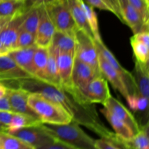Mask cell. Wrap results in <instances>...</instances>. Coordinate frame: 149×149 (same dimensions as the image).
I'll list each match as a JSON object with an SVG mask.
<instances>
[{
  "mask_svg": "<svg viewBox=\"0 0 149 149\" xmlns=\"http://www.w3.org/2000/svg\"><path fill=\"white\" fill-rule=\"evenodd\" d=\"M20 88L29 93H39L58 103L72 116L73 121L85 127L100 138L111 140L116 134L106 127L100 119L94 104L80 101L61 87L53 85L35 77L24 79L13 83L11 88Z\"/></svg>",
  "mask_w": 149,
  "mask_h": 149,
  "instance_id": "obj_1",
  "label": "cell"
},
{
  "mask_svg": "<svg viewBox=\"0 0 149 149\" xmlns=\"http://www.w3.org/2000/svg\"><path fill=\"white\" fill-rule=\"evenodd\" d=\"M41 127L56 141L76 149H97L95 140L89 136L79 125L73 120L64 125L42 123Z\"/></svg>",
  "mask_w": 149,
  "mask_h": 149,
  "instance_id": "obj_2",
  "label": "cell"
},
{
  "mask_svg": "<svg viewBox=\"0 0 149 149\" xmlns=\"http://www.w3.org/2000/svg\"><path fill=\"white\" fill-rule=\"evenodd\" d=\"M28 104L42 123L64 125L73 120L71 114L61 105L39 93H29Z\"/></svg>",
  "mask_w": 149,
  "mask_h": 149,
  "instance_id": "obj_3",
  "label": "cell"
},
{
  "mask_svg": "<svg viewBox=\"0 0 149 149\" xmlns=\"http://www.w3.org/2000/svg\"><path fill=\"white\" fill-rule=\"evenodd\" d=\"M45 4L55 30L74 35L78 28L71 15L68 0H49Z\"/></svg>",
  "mask_w": 149,
  "mask_h": 149,
  "instance_id": "obj_4",
  "label": "cell"
},
{
  "mask_svg": "<svg viewBox=\"0 0 149 149\" xmlns=\"http://www.w3.org/2000/svg\"><path fill=\"white\" fill-rule=\"evenodd\" d=\"M76 49L74 57L100 72L98 63V52L96 49L94 39L79 29L75 33Z\"/></svg>",
  "mask_w": 149,
  "mask_h": 149,
  "instance_id": "obj_5",
  "label": "cell"
},
{
  "mask_svg": "<svg viewBox=\"0 0 149 149\" xmlns=\"http://www.w3.org/2000/svg\"><path fill=\"white\" fill-rule=\"evenodd\" d=\"M79 95L84 103H100L103 106L111 96L108 81L103 76L93 79Z\"/></svg>",
  "mask_w": 149,
  "mask_h": 149,
  "instance_id": "obj_6",
  "label": "cell"
},
{
  "mask_svg": "<svg viewBox=\"0 0 149 149\" xmlns=\"http://www.w3.org/2000/svg\"><path fill=\"white\" fill-rule=\"evenodd\" d=\"M41 124V125H42ZM39 126L22 128L11 133L34 149H39L55 142V139Z\"/></svg>",
  "mask_w": 149,
  "mask_h": 149,
  "instance_id": "obj_7",
  "label": "cell"
},
{
  "mask_svg": "<svg viewBox=\"0 0 149 149\" xmlns=\"http://www.w3.org/2000/svg\"><path fill=\"white\" fill-rule=\"evenodd\" d=\"M95 45L97 52L120 74L121 77L123 79L126 87L127 88L129 94H138L136 90L135 81H134L133 76L132 73L127 71L122 65L116 60L114 55L105 45L102 39H94Z\"/></svg>",
  "mask_w": 149,
  "mask_h": 149,
  "instance_id": "obj_8",
  "label": "cell"
},
{
  "mask_svg": "<svg viewBox=\"0 0 149 149\" xmlns=\"http://www.w3.org/2000/svg\"><path fill=\"white\" fill-rule=\"evenodd\" d=\"M101 76H103L101 73L97 72L88 64L74 57L71 80L74 92L77 93L79 96V93L84 90L93 79Z\"/></svg>",
  "mask_w": 149,
  "mask_h": 149,
  "instance_id": "obj_9",
  "label": "cell"
},
{
  "mask_svg": "<svg viewBox=\"0 0 149 149\" xmlns=\"http://www.w3.org/2000/svg\"><path fill=\"white\" fill-rule=\"evenodd\" d=\"M33 77L22 69L8 55L0 56V82L5 86Z\"/></svg>",
  "mask_w": 149,
  "mask_h": 149,
  "instance_id": "obj_10",
  "label": "cell"
},
{
  "mask_svg": "<svg viewBox=\"0 0 149 149\" xmlns=\"http://www.w3.org/2000/svg\"><path fill=\"white\" fill-rule=\"evenodd\" d=\"M55 28L47 10L45 4L40 5V18L36 33L35 44L37 47L49 48L52 43Z\"/></svg>",
  "mask_w": 149,
  "mask_h": 149,
  "instance_id": "obj_11",
  "label": "cell"
},
{
  "mask_svg": "<svg viewBox=\"0 0 149 149\" xmlns=\"http://www.w3.org/2000/svg\"><path fill=\"white\" fill-rule=\"evenodd\" d=\"M122 21L132 31L134 34L148 31V23H146L141 15L130 4L129 0H118Z\"/></svg>",
  "mask_w": 149,
  "mask_h": 149,
  "instance_id": "obj_12",
  "label": "cell"
},
{
  "mask_svg": "<svg viewBox=\"0 0 149 149\" xmlns=\"http://www.w3.org/2000/svg\"><path fill=\"white\" fill-rule=\"evenodd\" d=\"M23 17L24 13L23 12L15 14L0 31V42L10 52L16 49L17 35Z\"/></svg>",
  "mask_w": 149,
  "mask_h": 149,
  "instance_id": "obj_13",
  "label": "cell"
},
{
  "mask_svg": "<svg viewBox=\"0 0 149 149\" xmlns=\"http://www.w3.org/2000/svg\"><path fill=\"white\" fill-rule=\"evenodd\" d=\"M74 61V55L57 51V65L61 87L68 93H71L74 90L71 80Z\"/></svg>",
  "mask_w": 149,
  "mask_h": 149,
  "instance_id": "obj_14",
  "label": "cell"
},
{
  "mask_svg": "<svg viewBox=\"0 0 149 149\" xmlns=\"http://www.w3.org/2000/svg\"><path fill=\"white\" fill-rule=\"evenodd\" d=\"M7 95L8 96L10 106L13 112L23 113L40 119L28 104L29 93L20 88L7 87Z\"/></svg>",
  "mask_w": 149,
  "mask_h": 149,
  "instance_id": "obj_15",
  "label": "cell"
},
{
  "mask_svg": "<svg viewBox=\"0 0 149 149\" xmlns=\"http://www.w3.org/2000/svg\"><path fill=\"white\" fill-rule=\"evenodd\" d=\"M103 107L107 109L109 111L127 124L131 128L135 135L139 132L141 127L140 123L132 115V113L117 99L112 97L111 95L103 105Z\"/></svg>",
  "mask_w": 149,
  "mask_h": 149,
  "instance_id": "obj_16",
  "label": "cell"
},
{
  "mask_svg": "<svg viewBox=\"0 0 149 149\" xmlns=\"http://www.w3.org/2000/svg\"><path fill=\"white\" fill-rule=\"evenodd\" d=\"M99 68L103 77L111 83L113 88L126 98L129 95V92L123 79L120 74L98 53Z\"/></svg>",
  "mask_w": 149,
  "mask_h": 149,
  "instance_id": "obj_17",
  "label": "cell"
},
{
  "mask_svg": "<svg viewBox=\"0 0 149 149\" xmlns=\"http://www.w3.org/2000/svg\"><path fill=\"white\" fill-rule=\"evenodd\" d=\"M36 45L29 47L22 48V49H17L15 50L10 51L7 55L11 57L15 62L22 68L29 73L31 76L34 77L33 76V58L36 50Z\"/></svg>",
  "mask_w": 149,
  "mask_h": 149,
  "instance_id": "obj_18",
  "label": "cell"
},
{
  "mask_svg": "<svg viewBox=\"0 0 149 149\" xmlns=\"http://www.w3.org/2000/svg\"><path fill=\"white\" fill-rule=\"evenodd\" d=\"M138 94L148 98L149 96V69L148 63H143L136 61H135V68L133 73Z\"/></svg>",
  "mask_w": 149,
  "mask_h": 149,
  "instance_id": "obj_19",
  "label": "cell"
},
{
  "mask_svg": "<svg viewBox=\"0 0 149 149\" xmlns=\"http://www.w3.org/2000/svg\"><path fill=\"white\" fill-rule=\"evenodd\" d=\"M60 52H66L75 55V35L55 30L50 45Z\"/></svg>",
  "mask_w": 149,
  "mask_h": 149,
  "instance_id": "obj_20",
  "label": "cell"
},
{
  "mask_svg": "<svg viewBox=\"0 0 149 149\" xmlns=\"http://www.w3.org/2000/svg\"><path fill=\"white\" fill-rule=\"evenodd\" d=\"M100 112L103 113L106 120L109 122L111 126L114 130L115 134L117 136H119V138H121L125 141H130L133 138L135 134L133 133L131 128L127 124H125L123 121L119 119L117 116H115L113 113L109 111L105 107L100 109Z\"/></svg>",
  "mask_w": 149,
  "mask_h": 149,
  "instance_id": "obj_21",
  "label": "cell"
},
{
  "mask_svg": "<svg viewBox=\"0 0 149 149\" xmlns=\"http://www.w3.org/2000/svg\"><path fill=\"white\" fill-rule=\"evenodd\" d=\"M68 3L71 15L75 22V24L77 25V27L84 31L86 33L94 39L87 17L80 4V0H68Z\"/></svg>",
  "mask_w": 149,
  "mask_h": 149,
  "instance_id": "obj_22",
  "label": "cell"
},
{
  "mask_svg": "<svg viewBox=\"0 0 149 149\" xmlns=\"http://www.w3.org/2000/svg\"><path fill=\"white\" fill-rule=\"evenodd\" d=\"M42 123V122L40 119L33 118L26 114H23V113H15L14 112L11 122L7 127L5 132L9 134H11L15 131L22 129V128L39 126Z\"/></svg>",
  "mask_w": 149,
  "mask_h": 149,
  "instance_id": "obj_23",
  "label": "cell"
},
{
  "mask_svg": "<svg viewBox=\"0 0 149 149\" xmlns=\"http://www.w3.org/2000/svg\"><path fill=\"white\" fill-rule=\"evenodd\" d=\"M49 48L37 47L35 50L33 58V76L35 78L45 80V71L47 64Z\"/></svg>",
  "mask_w": 149,
  "mask_h": 149,
  "instance_id": "obj_24",
  "label": "cell"
},
{
  "mask_svg": "<svg viewBox=\"0 0 149 149\" xmlns=\"http://www.w3.org/2000/svg\"><path fill=\"white\" fill-rule=\"evenodd\" d=\"M44 81L53 85L61 87V81L57 65V50H55L51 46L49 47V55Z\"/></svg>",
  "mask_w": 149,
  "mask_h": 149,
  "instance_id": "obj_25",
  "label": "cell"
},
{
  "mask_svg": "<svg viewBox=\"0 0 149 149\" xmlns=\"http://www.w3.org/2000/svg\"><path fill=\"white\" fill-rule=\"evenodd\" d=\"M39 18H40V5L31 7L24 12V17L20 28L30 32L36 38Z\"/></svg>",
  "mask_w": 149,
  "mask_h": 149,
  "instance_id": "obj_26",
  "label": "cell"
},
{
  "mask_svg": "<svg viewBox=\"0 0 149 149\" xmlns=\"http://www.w3.org/2000/svg\"><path fill=\"white\" fill-rule=\"evenodd\" d=\"M0 147L1 149H34L14 135L0 131Z\"/></svg>",
  "mask_w": 149,
  "mask_h": 149,
  "instance_id": "obj_27",
  "label": "cell"
},
{
  "mask_svg": "<svg viewBox=\"0 0 149 149\" xmlns=\"http://www.w3.org/2000/svg\"><path fill=\"white\" fill-rule=\"evenodd\" d=\"M127 142L131 149H149L148 122L141 125L139 132L130 141Z\"/></svg>",
  "mask_w": 149,
  "mask_h": 149,
  "instance_id": "obj_28",
  "label": "cell"
},
{
  "mask_svg": "<svg viewBox=\"0 0 149 149\" xmlns=\"http://www.w3.org/2000/svg\"><path fill=\"white\" fill-rule=\"evenodd\" d=\"M24 0H3L0 1V17H13L23 12Z\"/></svg>",
  "mask_w": 149,
  "mask_h": 149,
  "instance_id": "obj_29",
  "label": "cell"
},
{
  "mask_svg": "<svg viewBox=\"0 0 149 149\" xmlns=\"http://www.w3.org/2000/svg\"><path fill=\"white\" fill-rule=\"evenodd\" d=\"M80 4H81V7H82L86 17H87V22H88L89 26H90V29L92 31L94 39H101L100 31H99L97 16L95 12L94 8L84 3L82 0H80Z\"/></svg>",
  "mask_w": 149,
  "mask_h": 149,
  "instance_id": "obj_30",
  "label": "cell"
},
{
  "mask_svg": "<svg viewBox=\"0 0 149 149\" xmlns=\"http://www.w3.org/2000/svg\"><path fill=\"white\" fill-rule=\"evenodd\" d=\"M95 144L97 149H131L127 141L116 135L110 141L103 138L95 140Z\"/></svg>",
  "mask_w": 149,
  "mask_h": 149,
  "instance_id": "obj_31",
  "label": "cell"
},
{
  "mask_svg": "<svg viewBox=\"0 0 149 149\" xmlns=\"http://www.w3.org/2000/svg\"><path fill=\"white\" fill-rule=\"evenodd\" d=\"M130 45L133 49L135 60L143 63H148L149 47L143 42L137 40L133 36L130 38Z\"/></svg>",
  "mask_w": 149,
  "mask_h": 149,
  "instance_id": "obj_32",
  "label": "cell"
},
{
  "mask_svg": "<svg viewBox=\"0 0 149 149\" xmlns=\"http://www.w3.org/2000/svg\"><path fill=\"white\" fill-rule=\"evenodd\" d=\"M35 39H36L35 36L31 34L30 32L20 28L17 35V42H16V49L29 47L36 45Z\"/></svg>",
  "mask_w": 149,
  "mask_h": 149,
  "instance_id": "obj_33",
  "label": "cell"
},
{
  "mask_svg": "<svg viewBox=\"0 0 149 149\" xmlns=\"http://www.w3.org/2000/svg\"><path fill=\"white\" fill-rule=\"evenodd\" d=\"M129 1L141 15L143 21L146 23H148L149 3L147 2L146 0H129Z\"/></svg>",
  "mask_w": 149,
  "mask_h": 149,
  "instance_id": "obj_34",
  "label": "cell"
},
{
  "mask_svg": "<svg viewBox=\"0 0 149 149\" xmlns=\"http://www.w3.org/2000/svg\"><path fill=\"white\" fill-rule=\"evenodd\" d=\"M13 113L14 112L9 111H0V125L5 129V131L11 122Z\"/></svg>",
  "mask_w": 149,
  "mask_h": 149,
  "instance_id": "obj_35",
  "label": "cell"
},
{
  "mask_svg": "<svg viewBox=\"0 0 149 149\" xmlns=\"http://www.w3.org/2000/svg\"><path fill=\"white\" fill-rule=\"evenodd\" d=\"M82 1L93 8H97L101 10H105V11H109L111 13V9L104 2L103 0H82Z\"/></svg>",
  "mask_w": 149,
  "mask_h": 149,
  "instance_id": "obj_36",
  "label": "cell"
},
{
  "mask_svg": "<svg viewBox=\"0 0 149 149\" xmlns=\"http://www.w3.org/2000/svg\"><path fill=\"white\" fill-rule=\"evenodd\" d=\"M104 2L109 6V8L111 10V13L113 14H114L119 20L122 21V16H121V13H120V9H119V2H118V0H103Z\"/></svg>",
  "mask_w": 149,
  "mask_h": 149,
  "instance_id": "obj_37",
  "label": "cell"
},
{
  "mask_svg": "<svg viewBox=\"0 0 149 149\" xmlns=\"http://www.w3.org/2000/svg\"><path fill=\"white\" fill-rule=\"evenodd\" d=\"M49 0H24V7H23V13L29 9L33 7H37L42 4L47 2Z\"/></svg>",
  "mask_w": 149,
  "mask_h": 149,
  "instance_id": "obj_38",
  "label": "cell"
},
{
  "mask_svg": "<svg viewBox=\"0 0 149 149\" xmlns=\"http://www.w3.org/2000/svg\"><path fill=\"white\" fill-rule=\"evenodd\" d=\"M39 149H76L55 140V142Z\"/></svg>",
  "mask_w": 149,
  "mask_h": 149,
  "instance_id": "obj_39",
  "label": "cell"
},
{
  "mask_svg": "<svg viewBox=\"0 0 149 149\" xmlns=\"http://www.w3.org/2000/svg\"><path fill=\"white\" fill-rule=\"evenodd\" d=\"M133 37L137 40L143 42L149 47V32L148 31H143L133 35Z\"/></svg>",
  "mask_w": 149,
  "mask_h": 149,
  "instance_id": "obj_40",
  "label": "cell"
},
{
  "mask_svg": "<svg viewBox=\"0 0 149 149\" xmlns=\"http://www.w3.org/2000/svg\"><path fill=\"white\" fill-rule=\"evenodd\" d=\"M0 111H13L10 106V101H9L8 96L7 93L4 96L0 98Z\"/></svg>",
  "mask_w": 149,
  "mask_h": 149,
  "instance_id": "obj_41",
  "label": "cell"
},
{
  "mask_svg": "<svg viewBox=\"0 0 149 149\" xmlns=\"http://www.w3.org/2000/svg\"><path fill=\"white\" fill-rule=\"evenodd\" d=\"M13 17H0V31Z\"/></svg>",
  "mask_w": 149,
  "mask_h": 149,
  "instance_id": "obj_42",
  "label": "cell"
},
{
  "mask_svg": "<svg viewBox=\"0 0 149 149\" xmlns=\"http://www.w3.org/2000/svg\"><path fill=\"white\" fill-rule=\"evenodd\" d=\"M7 87H6L4 84H3L2 83L0 82V98L2 97L3 96H4L7 93Z\"/></svg>",
  "mask_w": 149,
  "mask_h": 149,
  "instance_id": "obj_43",
  "label": "cell"
},
{
  "mask_svg": "<svg viewBox=\"0 0 149 149\" xmlns=\"http://www.w3.org/2000/svg\"><path fill=\"white\" fill-rule=\"evenodd\" d=\"M9 52H10V51H9L7 48L4 47V45L0 42V53H1L2 55H7Z\"/></svg>",
  "mask_w": 149,
  "mask_h": 149,
  "instance_id": "obj_44",
  "label": "cell"
},
{
  "mask_svg": "<svg viewBox=\"0 0 149 149\" xmlns=\"http://www.w3.org/2000/svg\"><path fill=\"white\" fill-rule=\"evenodd\" d=\"M0 131H1V132H5V129L1 125H0Z\"/></svg>",
  "mask_w": 149,
  "mask_h": 149,
  "instance_id": "obj_45",
  "label": "cell"
},
{
  "mask_svg": "<svg viewBox=\"0 0 149 149\" xmlns=\"http://www.w3.org/2000/svg\"><path fill=\"white\" fill-rule=\"evenodd\" d=\"M146 1H147V2L149 3V0H146Z\"/></svg>",
  "mask_w": 149,
  "mask_h": 149,
  "instance_id": "obj_46",
  "label": "cell"
},
{
  "mask_svg": "<svg viewBox=\"0 0 149 149\" xmlns=\"http://www.w3.org/2000/svg\"><path fill=\"white\" fill-rule=\"evenodd\" d=\"M1 55H2V54H1V53H0V56H1Z\"/></svg>",
  "mask_w": 149,
  "mask_h": 149,
  "instance_id": "obj_47",
  "label": "cell"
},
{
  "mask_svg": "<svg viewBox=\"0 0 149 149\" xmlns=\"http://www.w3.org/2000/svg\"><path fill=\"white\" fill-rule=\"evenodd\" d=\"M3 1V0H0V1Z\"/></svg>",
  "mask_w": 149,
  "mask_h": 149,
  "instance_id": "obj_48",
  "label": "cell"
},
{
  "mask_svg": "<svg viewBox=\"0 0 149 149\" xmlns=\"http://www.w3.org/2000/svg\"><path fill=\"white\" fill-rule=\"evenodd\" d=\"M0 149H1V147H0Z\"/></svg>",
  "mask_w": 149,
  "mask_h": 149,
  "instance_id": "obj_49",
  "label": "cell"
}]
</instances>
